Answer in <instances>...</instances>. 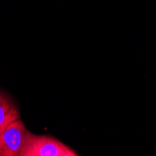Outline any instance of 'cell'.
Instances as JSON below:
<instances>
[{
    "mask_svg": "<svg viewBox=\"0 0 156 156\" xmlns=\"http://www.w3.org/2000/svg\"><path fill=\"white\" fill-rule=\"evenodd\" d=\"M72 149L50 136H37L28 132L20 156H77Z\"/></svg>",
    "mask_w": 156,
    "mask_h": 156,
    "instance_id": "6da1fadb",
    "label": "cell"
},
{
    "mask_svg": "<svg viewBox=\"0 0 156 156\" xmlns=\"http://www.w3.org/2000/svg\"><path fill=\"white\" fill-rule=\"evenodd\" d=\"M28 132L21 119L10 122L0 133V156L20 155Z\"/></svg>",
    "mask_w": 156,
    "mask_h": 156,
    "instance_id": "7a4b0ae2",
    "label": "cell"
},
{
    "mask_svg": "<svg viewBox=\"0 0 156 156\" xmlns=\"http://www.w3.org/2000/svg\"><path fill=\"white\" fill-rule=\"evenodd\" d=\"M20 119V112L14 101L0 91V133L12 122Z\"/></svg>",
    "mask_w": 156,
    "mask_h": 156,
    "instance_id": "3957f363",
    "label": "cell"
}]
</instances>
